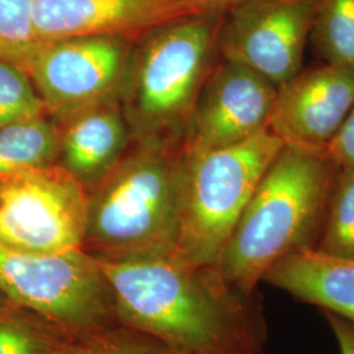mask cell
Masks as SVG:
<instances>
[{
  "instance_id": "16",
  "label": "cell",
  "mask_w": 354,
  "mask_h": 354,
  "mask_svg": "<svg viewBox=\"0 0 354 354\" xmlns=\"http://www.w3.org/2000/svg\"><path fill=\"white\" fill-rule=\"evenodd\" d=\"M76 335L17 304L0 311V354H54Z\"/></svg>"
},
{
  "instance_id": "22",
  "label": "cell",
  "mask_w": 354,
  "mask_h": 354,
  "mask_svg": "<svg viewBox=\"0 0 354 354\" xmlns=\"http://www.w3.org/2000/svg\"><path fill=\"white\" fill-rule=\"evenodd\" d=\"M327 152L339 168L354 169V106L337 136L330 142Z\"/></svg>"
},
{
  "instance_id": "21",
  "label": "cell",
  "mask_w": 354,
  "mask_h": 354,
  "mask_svg": "<svg viewBox=\"0 0 354 354\" xmlns=\"http://www.w3.org/2000/svg\"><path fill=\"white\" fill-rule=\"evenodd\" d=\"M49 115L32 79L16 64L0 61V129Z\"/></svg>"
},
{
  "instance_id": "10",
  "label": "cell",
  "mask_w": 354,
  "mask_h": 354,
  "mask_svg": "<svg viewBox=\"0 0 354 354\" xmlns=\"http://www.w3.org/2000/svg\"><path fill=\"white\" fill-rule=\"evenodd\" d=\"M277 88L247 66L222 59L200 89L183 150H214L250 140L268 127Z\"/></svg>"
},
{
  "instance_id": "15",
  "label": "cell",
  "mask_w": 354,
  "mask_h": 354,
  "mask_svg": "<svg viewBox=\"0 0 354 354\" xmlns=\"http://www.w3.org/2000/svg\"><path fill=\"white\" fill-rule=\"evenodd\" d=\"M59 125L42 115L0 129V180L26 169L58 163Z\"/></svg>"
},
{
  "instance_id": "7",
  "label": "cell",
  "mask_w": 354,
  "mask_h": 354,
  "mask_svg": "<svg viewBox=\"0 0 354 354\" xmlns=\"http://www.w3.org/2000/svg\"><path fill=\"white\" fill-rule=\"evenodd\" d=\"M87 189L59 163L0 180V243L32 253L82 250Z\"/></svg>"
},
{
  "instance_id": "19",
  "label": "cell",
  "mask_w": 354,
  "mask_h": 354,
  "mask_svg": "<svg viewBox=\"0 0 354 354\" xmlns=\"http://www.w3.org/2000/svg\"><path fill=\"white\" fill-rule=\"evenodd\" d=\"M44 44L35 26L32 0H0V61L26 71Z\"/></svg>"
},
{
  "instance_id": "13",
  "label": "cell",
  "mask_w": 354,
  "mask_h": 354,
  "mask_svg": "<svg viewBox=\"0 0 354 354\" xmlns=\"http://www.w3.org/2000/svg\"><path fill=\"white\" fill-rule=\"evenodd\" d=\"M58 125V163L87 190L111 172L131 143L117 100L89 108Z\"/></svg>"
},
{
  "instance_id": "14",
  "label": "cell",
  "mask_w": 354,
  "mask_h": 354,
  "mask_svg": "<svg viewBox=\"0 0 354 354\" xmlns=\"http://www.w3.org/2000/svg\"><path fill=\"white\" fill-rule=\"evenodd\" d=\"M263 282L304 304L354 322V261L306 250L282 257Z\"/></svg>"
},
{
  "instance_id": "23",
  "label": "cell",
  "mask_w": 354,
  "mask_h": 354,
  "mask_svg": "<svg viewBox=\"0 0 354 354\" xmlns=\"http://www.w3.org/2000/svg\"><path fill=\"white\" fill-rule=\"evenodd\" d=\"M323 315L333 332L340 354H354V322L329 311H323Z\"/></svg>"
},
{
  "instance_id": "24",
  "label": "cell",
  "mask_w": 354,
  "mask_h": 354,
  "mask_svg": "<svg viewBox=\"0 0 354 354\" xmlns=\"http://www.w3.org/2000/svg\"><path fill=\"white\" fill-rule=\"evenodd\" d=\"M194 1H200V3H205V4L215 6V7H222V8H230L231 6L236 4L241 0H194Z\"/></svg>"
},
{
  "instance_id": "17",
  "label": "cell",
  "mask_w": 354,
  "mask_h": 354,
  "mask_svg": "<svg viewBox=\"0 0 354 354\" xmlns=\"http://www.w3.org/2000/svg\"><path fill=\"white\" fill-rule=\"evenodd\" d=\"M310 39L324 64L354 70V0H319Z\"/></svg>"
},
{
  "instance_id": "8",
  "label": "cell",
  "mask_w": 354,
  "mask_h": 354,
  "mask_svg": "<svg viewBox=\"0 0 354 354\" xmlns=\"http://www.w3.org/2000/svg\"><path fill=\"white\" fill-rule=\"evenodd\" d=\"M133 42L100 36L44 44L26 73L51 118L61 124L89 108L115 102Z\"/></svg>"
},
{
  "instance_id": "12",
  "label": "cell",
  "mask_w": 354,
  "mask_h": 354,
  "mask_svg": "<svg viewBox=\"0 0 354 354\" xmlns=\"http://www.w3.org/2000/svg\"><path fill=\"white\" fill-rule=\"evenodd\" d=\"M354 106V70L323 64L277 88L268 129L285 145L327 150Z\"/></svg>"
},
{
  "instance_id": "18",
  "label": "cell",
  "mask_w": 354,
  "mask_h": 354,
  "mask_svg": "<svg viewBox=\"0 0 354 354\" xmlns=\"http://www.w3.org/2000/svg\"><path fill=\"white\" fill-rule=\"evenodd\" d=\"M317 251L354 261V169L339 168Z\"/></svg>"
},
{
  "instance_id": "3",
  "label": "cell",
  "mask_w": 354,
  "mask_h": 354,
  "mask_svg": "<svg viewBox=\"0 0 354 354\" xmlns=\"http://www.w3.org/2000/svg\"><path fill=\"white\" fill-rule=\"evenodd\" d=\"M183 174V147L131 142L111 172L87 190L82 250L100 263L175 256Z\"/></svg>"
},
{
  "instance_id": "6",
  "label": "cell",
  "mask_w": 354,
  "mask_h": 354,
  "mask_svg": "<svg viewBox=\"0 0 354 354\" xmlns=\"http://www.w3.org/2000/svg\"><path fill=\"white\" fill-rule=\"evenodd\" d=\"M0 290L79 335L121 323L102 266L83 250L46 254L0 243Z\"/></svg>"
},
{
  "instance_id": "11",
  "label": "cell",
  "mask_w": 354,
  "mask_h": 354,
  "mask_svg": "<svg viewBox=\"0 0 354 354\" xmlns=\"http://www.w3.org/2000/svg\"><path fill=\"white\" fill-rule=\"evenodd\" d=\"M42 42L77 37H122L136 41L177 19L228 10L194 0H32Z\"/></svg>"
},
{
  "instance_id": "1",
  "label": "cell",
  "mask_w": 354,
  "mask_h": 354,
  "mask_svg": "<svg viewBox=\"0 0 354 354\" xmlns=\"http://www.w3.org/2000/svg\"><path fill=\"white\" fill-rule=\"evenodd\" d=\"M118 320L162 342L172 354H266L263 301L230 285L216 266L175 256L100 263Z\"/></svg>"
},
{
  "instance_id": "20",
  "label": "cell",
  "mask_w": 354,
  "mask_h": 354,
  "mask_svg": "<svg viewBox=\"0 0 354 354\" xmlns=\"http://www.w3.org/2000/svg\"><path fill=\"white\" fill-rule=\"evenodd\" d=\"M54 354H172L162 342L140 329L117 323L76 335Z\"/></svg>"
},
{
  "instance_id": "2",
  "label": "cell",
  "mask_w": 354,
  "mask_h": 354,
  "mask_svg": "<svg viewBox=\"0 0 354 354\" xmlns=\"http://www.w3.org/2000/svg\"><path fill=\"white\" fill-rule=\"evenodd\" d=\"M337 171L327 150L283 145L215 264L223 279L243 292H256L282 257L317 250Z\"/></svg>"
},
{
  "instance_id": "9",
  "label": "cell",
  "mask_w": 354,
  "mask_h": 354,
  "mask_svg": "<svg viewBox=\"0 0 354 354\" xmlns=\"http://www.w3.org/2000/svg\"><path fill=\"white\" fill-rule=\"evenodd\" d=\"M317 6L319 0H241L223 16L216 51L279 87L302 70Z\"/></svg>"
},
{
  "instance_id": "25",
  "label": "cell",
  "mask_w": 354,
  "mask_h": 354,
  "mask_svg": "<svg viewBox=\"0 0 354 354\" xmlns=\"http://www.w3.org/2000/svg\"><path fill=\"white\" fill-rule=\"evenodd\" d=\"M12 302L8 299V297L3 292V291L0 290V311L1 310H6V308H8V307H11L12 306Z\"/></svg>"
},
{
  "instance_id": "5",
  "label": "cell",
  "mask_w": 354,
  "mask_h": 354,
  "mask_svg": "<svg viewBox=\"0 0 354 354\" xmlns=\"http://www.w3.org/2000/svg\"><path fill=\"white\" fill-rule=\"evenodd\" d=\"M268 127L250 140L205 151H184L180 234L175 257L215 266L266 168L283 147Z\"/></svg>"
},
{
  "instance_id": "4",
  "label": "cell",
  "mask_w": 354,
  "mask_h": 354,
  "mask_svg": "<svg viewBox=\"0 0 354 354\" xmlns=\"http://www.w3.org/2000/svg\"><path fill=\"white\" fill-rule=\"evenodd\" d=\"M226 11L189 15L133 42L117 99L131 142L183 147Z\"/></svg>"
}]
</instances>
